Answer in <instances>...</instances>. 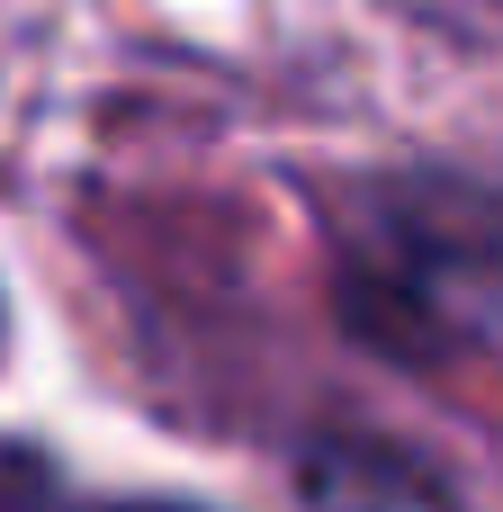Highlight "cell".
Wrapping results in <instances>:
<instances>
[{"label": "cell", "instance_id": "obj_1", "mask_svg": "<svg viewBox=\"0 0 503 512\" xmlns=\"http://www.w3.org/2000/svg\"><path fill=\"white\" fill-rule=\"evenodd\" d=\"M0 512H117V504H72L45 468H27V459H9L0 468Z\"/></svg>", "mask_w": 503, "mask_h": 512}]
</instances>
